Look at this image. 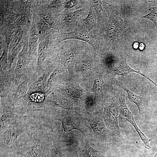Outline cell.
<instances>
[{"label":"cell","instance_id":"obj_1","mask_svg":"<svg viewBox=\"0 0 157 157\" xmlns=\"http://www.w3.org/2000/svg\"><path fill=\"white\" fill-rule=\"evenodd\" d=\"M52 131L45 129L28 130L19 143V149L31 157H51L53 142Z\"/></svg>","mask_w":157,"mask_h":157},{"label":"cell","instance_id":"obj_2","mask_svg":"<svg viewBox=\"0 0 157 157\" xmlns=\"http://www.w3.org/2000/svg\"><path fill=\"white\" fill-rule=\"evenodd\" d=\"M84 116L93 132L90 142L103 151L113 149L118 147L119 144V136L106 127L102 115L86 113Z\"/></svg>","mask_w":157,"mask_h":157},{"label":"cell","instance_id":"obj_3","mask_svg":"<svg viewBox=\"0 0 157 157\" xmlns=\"http://www.w3.org/2000/svg\"><path fill=\"white\" fill-rule=\"evenodd\" d=\"M81 115L74 111H63L51 115L49 118L52 122L55 120L61 122L64 133L74 129L77 130L90 141L93 132L88 122L84 116Z\"/></svg>","mask_w":157,"mask_h":157},{"label":"cell","instance_id":"obj_4","mask_svg":"<svg viewBox=\"0 0 157 157\" xmlns=\"http://www.w3.org/2000/svg\"><path fill=\"white\" fill-rule=\"evenodd\" d=\"M32 119L28 114L17 120L0 134L1 151L19 149L17 139L20 135L30 129Z\"/></svg>","mask_w":157,"mask_h":157},{"label":"cell","instance_id":"obj_5","mask_svg":"<svg viewBox=\"0 0 157 157\" xmlns=\"http://www.w3.org/2000/svg\"><path fill=\"white\" fill-rule=\"evenodd\" d=\"M22 100L14 104L0 102V134L11 125L28 113V105Z\"/></svg>","mask_w":157,"mask_h":157},{"label":"cell","instance_id":"obj_6","mask_svg":"<svg viewBox=\"0 0 157 157\" xmlns=\"http://www.w3.org/2000/svg\"><path fill=\"white\" fill-rule=\"evenodd\" d=\"M44 110L47 114L62 111H74L82 115L86 113L80 105L57 95L47 96Z\"/></svg>","mask_w":157,"mask_h":157},{"label":"cell","instance_id":"obj_7","mask_svg":"<svg viewBox=\"0 0 157 157\" xmlns=\"http://www.w3.org/2000/svg\"><path fill=\"white\" fill-rule=\"evenodd\" d=\"M65 46L57 54L55 61L64 67L70 68L74 64L77 56L87 45L85 42L76 40H69Z\"/></svg>","mask_w":157,"mask_h":157},{"label":"cell","instance_id":"obj_8","mask_svg":"<svg viewBox=\"0 0 157 157\" xmlns=\"http://www.w3.org/2000/svg\"><path fill=\"white\" fill-rule=\"evenodd\" d=\"M27 43L24 45L18 54L17 64L14 71L15 76V84L18 85L27 78L31 77L33 74L29 71V65L32 56L29 54Z\"/></svg>","mask_w":157,"mask_h":157},{"label":"cell","instance_id":"obj_9","mask_svg":"<svg viewBox=\"0 0 157 157\" xmlns=\"http://www.w3.org/2000/svg\"><path fill=\"white\" fill-rule=\"evenodd\" d=\"M69 40H76L88 43L95 51L99 46L98 38L90 34L83 26L80 25L75 29L68 33H63L59 35L57 38L58 43Z\"/></svg>","mask_w":157,"mask_h":157},{"label":"cell","instance_id":"obj_10","mask_svg":"<svg viewBox=\"0 0 157 157\" xmlns=\"http://www.w3.org/2000/svg\"><path fill=\"white\" fill-rule=\"evenodd\" d=\"M119 106L118 101L111 99L105 106L102 115L106 127L111 132L119 136L120 131L118 122Z\"/></svg>","mask_w":157,"mask_h":157},{"label":"cell","instance_id":"obj_11","mask_svg":"<svg viewBox=\"0 0 157 157\" xmlns=\"http://www.w3.org/2000/svg\"><path fill=\"white\" fill-rule=\"evenodd\" d=\"M89 9V2L88 4L76 10L70 11L65 9L61 17L60 25L67 30L73 31L80 25L81 20L87 16Z\"/></svg>","mask_w":157,"mask_h":157},{"label":"cell","instance_id":"obj_12","mask_svg":"<svg viewBox=\"0 0 157 157\" xmlns=\"http://www.w3.org/2000/svg\"><path fill=\"white\" fill-rule=\"evenodd\" d=\"M126 25L125 22L119 17L116 7H113L105 29L107 40L113 42L119 32Z\"/></svg>","mask_w":157,"mask_h":157},{"label":"cell","instance_id":"obj_13","mask_svg":"<svg viewBox=\"0 0 157 157\" xmlns=\"http://www.w3.org/2000/svg\"><path fill=\"white\" fill-rule=\"evenodd\" d=\"M125 96V92H124L120 93L118 97L119 112L122 117L133 126L143 142L145 148L147 149H150L151 147L149 145V140L136 125L132 113L126 105Z\"/></svg>","mask_w":157,"mask_h":157},{"label":"cell","instance_id":"obj_14","mask_svg":"<svg viewBox=\"0 0 157 157\" xmlns=\"http://www.w3.org/2000/svg\"><path fill=\"white\" fill-rule=\"evenodd\" d=\"M0 98L6 97L12 90L15 82L14 72L6 66L0 71Z\"/></svg>","mask_w":157,"mask_h":157},{"label":"cell","instance_id":"obj_15","mask_svg":"<svg viewBox=\"0 0 157 157\" xmlns=\"http://www.w3.org/2000/svg\"><path fill=\"white\" fill-rule=\"evenodd\" d=\"M51 72V68L49 67L42 70L40 74H33L29 79L30 83L27 93L36 91L45 92L46 84Z\"/></svg>","mask_w":157,"mask_h":157},{"label":"cell","instance_id":"obj_16","mask_svg":"<svg viewBox=\"0 0 157 157\" xmlns=\"http://www.w3.org/2000/svg\"><path fill=\"white\" fill-rule=\"evenodd\" d=\"M53 47L51 34L49 33L43 38L39 46L36 73H39L42 71V65L45 59L50 53Z\"/></svg>","mask_w":157,"mask_h":157},{"label":"cell","instance_id":"obj_17","mask_svg":"<svg viewBox=\"0 0 157 157\" xmlns=\"http://www.w3.org/2000/svg\"><path fill=\"white\" fill-rule=\"evenodd\" d=\"M47 97L45 92L36 91L27 93L22 99L27 102L28 109L34 110L43 109Z\"/></svg>","mask_w":157,"mask_h":157},{"label":"cell","instance_id":"obj_18","mask_svg":"<svg viewBox=\"0 0 157 157\" xmlns=\"http://www.w3.org/2000/svg\"><path fill=\"white\" fill-rule=\"evenodd\" d=\"M80 25L83 26L90 34L95 36L97 29V16L94 8L90 3L88 13L81 20Z\"/></svg>","mask_w":157,"mask_h":157},{"label":"cell","instance_id":"obj_19","mask_svg":"<svg viewBox=\"0 0 157 157\" xmlns=\"http://www.w3.org/2000/svg\"><path fill=\"white\" fill-rule=\"evenodd\" d=\"M113 66L114 73L115 75L126 76L131 73H135L144 77L157 87V84L151 78L140 71L134 70L131 68L128 65L126 60H122L118 62L115 63Z\"/></svg>","mask_w":157,"mask_h":157},{"label":"cell","instance_id":"obj_20","mask_svg":"<svg viewBox=\"0 0 157 157\" xmlns=\"http://www.w3.org/2000/svg\"><path fill=\"white\" fill-rule=\"evenodd\" d=\"M117 83L120 87L126 92L129 101L135 104L137 106L140 117H141L144 113L146 108L144 98L135 94L127 88L122 83L117 81Z\"/></svg>","mask_w":157,"mask_h":157},{"label":"cell","instance_id":"obj_21","mask_svg":"<svg viewBox=\"0 0 157 157\" xmlns=\"http://www.w3.org/2000/svg\"><path fill=\"white\" fill-rule=\"evenodd\" d=\"M39 34L36 24L35 16H33L31 27L30 30L28 44V52L30 55L36 52L37 47Z\"/></svg>","mask_w":157,"mask_h":157},{"label":"cell","instance_id":"obj_22","mask_svg":"<svg viewBox=\"0 0 157 157\" xmlns=\"http://www.w3.org/2000/svg\"><path fill=\"white\" fill-rule=\"evenodd\" d=\"M82 141L83 144L82 151L83 157H102L101 150H98L90 144V140L84 137Z\"/></svg>","mask_w":157,"mask_h":157},{"label":"cell","instance_id":"obj_23","mask_svg":"<svg viewBox=\"0 0 157 157\" xmlns=\"http://www.w3.org/2000/svg\"><path fill=\"white\" fill-rule=\"evenodd\" d=\"M86 53L85 52L78 61L79 67L83 74L85 75H87L90 73L92 65L91 57Z\"/></svg>","mask_w":157,"mask_h":157},{"label":"cell","instance_id":"obj_24","mask_svg":"<svg viewBox=\"0 0 157 157\" xmlns=\"http://www.w3.org/2000/svg\"><path fill=\"white\" fill-rule=\"evenodd\" d=\"M91 90L95 97V106L98 107L102 102V84L100 79L97 78L94 80Z\"/></svg>","mask_w":157,"mask_h":157},{"label":"cell","instance_id":"obj_25","mask_svg":"<svg viewBox=\"0 0 157 157\" xmlns=\"http://www.w3.org/2000/svg\"><path fill=\"white\" fill-rule=\"evenodd\" d=\"M39 16L48 25L50 28L59 30L60 26L53 17L50 14L43 13Z\"/></svg>","mask_w":157,"mask_h":157},{"label":"cell","instance_id":"obj_26","mask_svg":"<svg viewBox=\"0 0 157 157\" xmlns=\"http://www.w3.org/2000/svg\"><path fill=\"white\" fill-rule=\"evenodd\" d=\"M58 74V71L56 69L49 76L46 84L44 91L47 96L53 91Z\"/></svg>","mask_w":157,"mask_h":157},{"label":"cell","instance_id":"obj_27","mask_svg":"<svg viewBox=\"0 0 157 157\" xmlns=\"http://www.w3.org/2000/svg\"><path fill=\"white\" fill-rule=\"evenodd\" d=\"M60 89L67 96L74 98L83 99L84 97L76 89L71 87L64 86L61 87Z\"/></svg>","mask_w":157,"mask_h":157},{"label":"cell","instance_id":"obj_28","mask_svg":"<svg viewBox=\"0 0 157 157\" xmlns=\"http://www.w3.org/2000/svg\"><path fill=\"white\" fill-rule=\"evenodd\" d=\"M37 17L36 19L35 18V20L39 34L40 35H43L50 28L41 17L39 16Z\"/></svg>","mask_w":157,"mask_h":157},{"label":"cell","instance_id":"obj_29","mask_svg":"<svg viewBox=\"0 0 157 157\" xmlns=\"http://www.w3.org/2000/svg\"><path fill=\"white\" fill-rule=\"evenodd\" d=\"M91 5L95 9L97 16V20L100 21L102 17L101 16V11L105 13V11L102 7V3L101 0H88Z\"/></svg>","mask_w":157,"mask_h":157},{"label":"cell","instance_id":"obj_30","mask_svg":"<svg viewBox=\"0 0 157 157\" xmlns=\"http://www.w3.org/2000/svg\"><path fill=\"white\" fill-rule=\"evenodd\" d=\"M1 14L3 20L9 23L13 22L19 16L17 13L9 10L3 11Z\"/></svg>","mask_w":157,"mask_h":157},{"label":"cell","instance_id":"obj_31","mask_svg":"<svg viewBox=\"0 0 157 157\" xmlns=\"http://www.w3.org/2000/svg\"><path fill=\"white\" fill-rule=\"evenodd\" d=\"M148 3L149 5V13L146 15L140 17L149 19L152 21L155 25L157 30V6L153 7L149 3ZM156 4L157 5V3Z\"/></svg>","mask_w":157,"mask_h":157},{"label":"cell","instance_id":"obj_32","mask_svg":"<svg viewBox=\"0 0 157 157\" xmlns=\"http://www.w3.org/2000/svg\"><path fill=\"white\" fill-rule=\"evenodd\" d=\"M23 34V31L21 29H17L13 35L11 42V46H10V48H16L20 45V42L22 39Z\"/></svg>","mask_w":157,"mask_h":157},{"label":"cell","instance_id":"obj_33","mask_svg":"<svg viewBox=\"0 0 157 157\" xmlns=\"http://www.w3.org/2000/svg\"><path fill=\"white\" fill-rule=\"evenodd\" d=\"M86 1L83 0H68L64 1L63 7L65 9L69 10L74 8L76 6L78 8L80 7L81 3H83Z\"/></svg>","mask_w":157,"mask_h":157},{"label":"cell","instance_id":"obj_34","mask_svg":"<svg viewBox=\"0 0 157 157\" xmlns=\"http://www.w3.org/2000/svg\"><path fill=\"white\" fill-rule=\"evenodd\" d=\"M8 46L5 45L0 57V68L1 71L8 65Z\"/></svg>","mask_w":157,"mask_h":157},{"label":"cell","instance_id":"obj_35","mask_svg":"<svg viewBox=\"0 0 157 157\" xmlns=\"http://www.w3.org/2000/svg\"><path fill=\"white\" fill-rule=\"evenodd\" d=\"M64 2L61 0H53L51 1L48 5L49 8L52 9H57L63 5Z\"/></svg>","mask_w":157,"mask_h":157},{"label":"cell","instance_id":"obj_36","mask_svg":"<svg viewBox=\"0 0 157 157\" xmlns=\"http://www.w3.org/2000/svg\"><path fill=\"white\" fill-rule=\"evenodd\" d=\"M144 45L143 43H141L140 45L139 49L140 50H143L144 47Z\"/></svg>","mask_w":157,"mask_h":157},{"label":"cell","instance_id":"obj_37","mask_svg":"<svg viewBox=\"0 0 157 157\" xmlns=\"http://www.w3.org/2000/svg\"><path fill=\"white\" fill-rule=\"evenodd\" d=\"M138 47V43L135 42L134 44L133 47L135 48H137Z\"/></svg>","mask_w":157,"mask_h":157},{"label":"cell","instance_id":"obj_38","mask_svg":"<svg viewBox=\"0 0 157 157\" xmlns=\"http://www.w3.org/2000/svg\"><path fill=\"white\" fill-rule=\"evenodd\" d=\"M77 149H75V153L77 156V157H79L78 156V153H77Z\"/></svg>","mask_w":157,"mask_h":157},{"label":"cell","instance_id":"obj_39","mask_svg":"<svg viewBox=\"0 0 157 157\" xmlns=\"http://www.w3.org/2000/svg\"><path fill=\"white\" fill-rule=\"evenodd\" d=\"M153 157H157V152L156 154L154 155V156Z\"/></svg>","mask_w":157,"mask_h":157}]
</instances>
